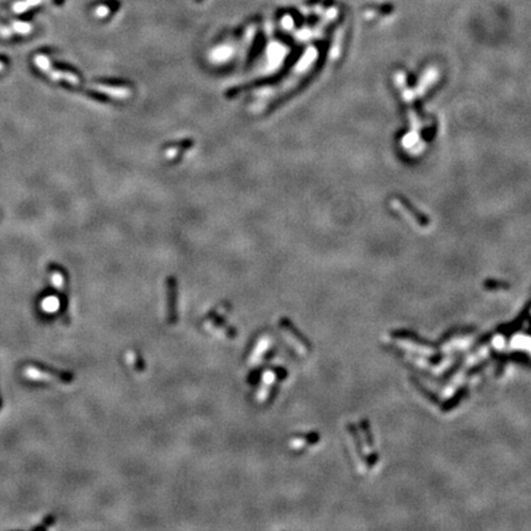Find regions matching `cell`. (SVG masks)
Here are the masks:
<instances>
[{"instance_id": "obj_6", "label": "cell", "mask_w": 531, "mask_h": 531, "mask_svg": "<svg viewBox=\"0 0 531 531\" xmlns=\"http://www.w3.org/2000/svg\"><path fill=\"white\" fill-rule=\"evenodd\" d=\"M127 362L128 365L135 371H142L144 369V362L140 357L139 352L130 351L127 353Z\"/></svg>"}, {"instance_id": "obj_4", "label": "cell", "mask_w": 531, "mask_h": 531, "mask_svg": "<svg viewBox=\"0 0 531 531\" xmlns=\"http://www.w3.org/2000/svg\"><path fill=\"white\" fill-rule=\"evenodd\" d=\"M273 348H274V343H273V339L270 335L259 337L257 339V343H255L251 354H250L249 364L259 365L266 360H268L273 354Z\"/></svg>"}, {"instance_id": "obj_2", "label": "cell", "mask_w": 531, "mask_h": 531, "mask_svg": "<svg viewBox=\"0 0 531 531\" xmlns=\"http://www.w3.org/2000/svg\"><path fill=\"white\" fill-rule=\"evenodd\" d=\"M278 325H279V330L283 333V336H284V338L288 341L289 346L293 347L299 354L305 355L307 353V351H309V344H307L306 339L294 327L293 323L288 319L283 317V319L279 320Z\"/></svg>"}, {"instance_id": "obj_5", "label": "cell", "mask_w": 531, "mask_h": 531, "mask_svg": "<svg viewBox=\"0 0 531 531\" xmlns=\"http://www.w3.org/2000/svg\"><path fill=\"white\" fill-rule=\"evenodd\" d=\"M176 307V287L174 283H169L166 291V315L167 321L171 325L177 321Z\"/></svg>"}, {"instance_id": "obj_3", "label": "cell", "mask_w": 531, "mask_h": 531, "mask_svg": "<svg viewBox=\"0 0 531 531\" xmlns=\"http://www.w3.org/2000/svg\"><path fill=\"white\" fill-rule=\"evenodd\" d=\"M224 314L225 312L220 314L219 310L211 311L210 314H208V317L204 321V327L214 336L222 337V338L231 339L235 337L236 331L227 325V322L225 321L224 317H223Z\"/></svg>"}, {"instance_id": "obj_1", "label": "cell", "mask_w": 531, "mask_h": 531, "mask_svg": "<svg viewBox=\"0 0 531 531\" xmlns=\"http://www.w3.org/2000/svg\"><path fill=\"white\" fill-rule=\"evenodd\" d=\"M286 376L284 370L282 369H270L262 375L261 381H259V387L257 390V400L259 402H266L272 399L274 395V390L277 387L278 383Z\"/></svg>"}]
</instances>
